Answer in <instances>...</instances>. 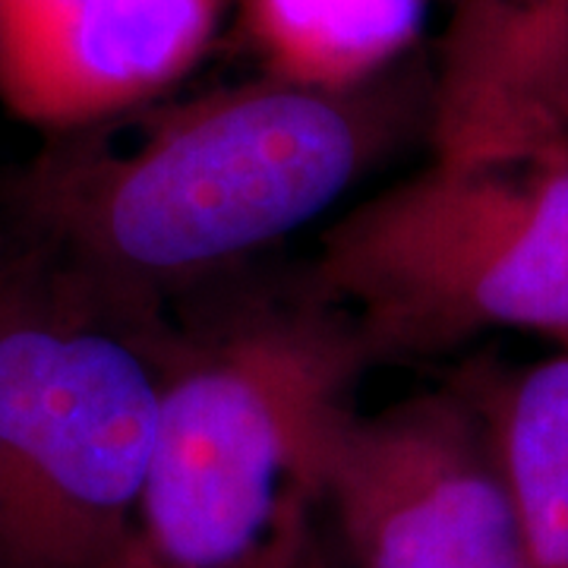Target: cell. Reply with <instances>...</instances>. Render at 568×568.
<instances>
[{
	"label": "cell",
	"instance_id": "6da1fadb",
	"mask_svg": "<svg viewBox=\"0 0 568 568\" xmlns=\"http://www.w3.org/2000/svg\"><path fill=\"white\" fill-rule=\"evenodd\" d=\"M361 89L268 77L63 130L13 183L44 263L114 297L275 244L345 193L388 142Z\"/></svg>",
	"mask_w": 568,
	"mask_h": 568
},
{
	"label": "cell",
	"instance_id": "7a4b0ae2",
	"mask_svg": "<svg viewBox=\"0 0 568 568\" xmlns=\"http://www.w3.org/2000/svg\"><path fill=\"white\" fill-rule=\"evenodd\" d=\"M164 366L136 301L39 253L0 263V568L118 562Z\"/></svg>",
	"mask_w": 568,
	"mask_h": 568
},
{
	"label": "cell",
	"instance_id": "3957f363",
	"mask_svg": "<svg viewBox=\"0 0 568 568\" xmlns=\"http://www.w3.org/2000/svg\"><path fill=\"white\" fill-rule=\"evenodd\" d=\"M366 361L354 325L320 301L168 354L140 506L111 568H234L291 489L320 499Z\"/></svg>",
	"mask_w": 568,
	"mask_h": 568
},
{
	"label": "cell",
	"instance_id": "277c9868",
	"mask_svg": "<svg viewBox=\"0 0 568 568\" xmlns=\"http://www.w3.org/2000/svg\"><path fill=\"white\" fill-rule=\"evenodd\" d=\"M316 301L373 354H417L489 328L568 351V149L433 162L328 227Z\"/></svg>",
	"mask_w": 568,
	"mask_h": 568
},
{
	"label": "cell",
	"instance_id": "5b68a950",
	"mask_svg": "<svg viewBox=\"0 0 568 568\" xmlns=\"http://www.w3.org/2000/svg\"><path fill=\"white\" fill-rule=\"evenodd\" d=\"M361 568H525L493 414L420 395L338 426L320 480Z\"/></svg>",
	"mask_w": 568,
	"mask_h": 568
},
{
	"label": "cell",
	"instance_id": "8992f818",
	"mask_svg": "<svg viewBox=\"0 0 568 568\" xmlns=\"http://www.w3.org/2000/svg\"><path fill=\"white\" fill-rule=\"evenodd\" d=\"M227 0H0V99L51 133L159 99L203 58Z\"/></svg>",
	"mask_w": 568,
	"mask_h": 568
},
{
	"label": "cell",
	"instance_id": "52a82bcc",
	"mask_svg": "<svg viewBox=\"0 0 568 568\" xmlns=\"http://www.w3.org/2000/svg\"><path fill=\"white\" fill-rule=\"evenodd\" d=\"M433 159L568 149V0H458L429 111Z\"/></svg>",
	"mask_w": 568,
	"mask_h": 568
},
{
	"label": "cell",
	"instance_id": "ba28073f",
	"mask_svg": "<svg viewBox=\"0 0 568 568\" xmlns=\"http://www.w3.org/2000/svg\"><path fill=\"white\" fill-rule=\"evenodd\" d=\"M244 17L268 77L351 92L417 39L426 0H244Z\"/></svg>",
	"mask_w": 568,
	"mask_h": 568
},
{
	"label": "cell",
	"instance_id": "9c48e42d",
	"mask_svg": "<svg viewBox=\"0 0 568 568\" xmlns=\"http://www.w3.org/2000/svg\"><path fill=\"white\" fill-rule=\"evenodd\" d=\"M489 414L525 568H568V351L530 366Z\"/></svg>",
	"mask_w": 568,
	"mask_h": 568
},
{
	"label": "cell",
	"instance_id": "30bf717a",
	"mask_svg": "<svg viewBox=\"0 0 568 568\" xmlns=\"http://www.w3.org/2000/svg\"><path fill=\"white\" fill-rule=\"evenodd\" d=\"M316 503L310 489H291L263 540L234 568H332L313 521Z\"/></svg>",
	"mask_w": 568,
	"mask_h": 568
}]
</instances>
